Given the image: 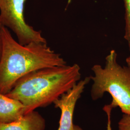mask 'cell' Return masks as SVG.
Listing matches in <instances>:
<instances>
[{
    "instance_id": "6",
    "label": "cell",
    "mask_w": 130,
    "mask_h": 130,
    "mask_svg": "<svg viewBox=\"0 0 130 130\" xmlns=\"http://www.w3.org/2000/svg\"><path fill=\"white\" fill-rule=\"evenodd\" d=\"M46 123L43 117L34 110L13 122L0 123V130H44Z\"/></svg>"
},
{
    "instance_id": "3",
    "label": "cell",
    "mask_w": 130,
    "mask_h": 130,
    "mask_svg": "<svg viewBox=\"0 0 130 130\" xmlns=\"http://www.w3.org/2000/svg\"><path fill=\"white\" fill-rule=\"evenodd\" d=\"M105 65H93V76L91 95L93 100L102 98L105 93L112 98L110 106L119 107L124 114H130V67L121 66L118 62V55L111 50L105 58Z\"/></svg>"
},
{
    "instance_id": "9",
    "label": "cell",
    "mask_w": 130,
    "mask_h": 130,
    "mask_svg": "<svg viewBox=\"0 0 130 130\" xmlns=\"http://www.w3.org/2000/svg\"><path fill=\"white\" fill-rule=\"evenodd\" d=\"M113 108L110 105H107L105 106L103 110L106 112L107 118V130H112L111 124V114L112 109ZM74 130H83V129L80 127L79 125H74Z\"/></svg>"
},
{
    "instance_id": "2",
    "label": "cell",
    "mask_w": 130,
    "mask_h": 130,
    "mask_svg": "<svg viewBox=\"0 0 130 130\" xmlns=\"http://www.w3.org/2000/svg\"><path fill=\"white\" fill-rule=\"evenodd\" d=\"M79 65H65L37 70L19 79L6 94L25 107V114L51 105L81 78Z\"/></svg>"
},
{
    "instance_id": "7",
    "label": "cell",
    "mask_w": 130,
    "mask_h": 130,
    "mask_svg": "<svg viewBox=\"0 0 130 130\" xmlns=\"http://www.w3.org/2000/svg\"><path fill=\"white\" fill-rule=\"evenodd\" d=\"M25 107L20 101L0 93V123L17 121L25 115Z\"/></svg>"
},
{
    "instance_id": "10",
    "label": "cell",
    "mask_w": 130,
    "mask_h": 130,
    "mask_svg": "<svg viewBox=\"0 0 130 130\" xmlns=\"http://www.w3.org/2000/svg\"><path fill=\"white\" fill-rule=\"evenodd\" d=\"M119 130H130V114H124L119 122Z\"/></svg>"
},
{
    "instance_id": "4",
    "label": "cell",
    "mask_w": 130,
    "mask_h": 130,
    "mask_svg": "<svg viewBox=\"0 0 130 130\" xmlns=\"http://www.w3.org/2000/svg\"><path fill=\"white\" fill-rule=\"evenodd\" d=\"M27 0H0V24L11 29L18 42L26 45L32 42L46 43L41 32L27 23L24 17V6Z\"/></svg>"
},
{
    "instance_id": "8",
    "label": "cell",
    "mask_w": 130,
    "mask_h": 130,
    "mask_svg": "<svg viewBox=\"0 0 130 130\" xmlns=\"http://www.w3.org/2000/svg\"><path fill=\"white\" fill-rule=\"evenodd\" d=\"M123 1L125 8L124 19L125 21L124 38L127 43L130 52V0H123Z\"/></svg>"
},
{
    "instance_id": "5",
    "label": "cell",
    "mask_w": 130,
    "mask_h": 130,
    "mask_svg": "<svg viewBox=\"0 0 130 130\" xmlns=\"http://www.w3.org/2000/svg\"><path fill=\"white\" fill-rule=\"evenodd\" d=\"M91 80V77L80 79L53 103L55 107L61 110L59 126L57 130H74L73 119L76 104Z\"/></svg>"
},
{
    "instance_id": "12",
    "label": "cell",
    "mask_w": 130,
    "mask_h": 130,
    "mask_svg": "<svg viewBox=\"0 0 130 130\" xmlns=\"http://www.w3.org/2000/svg\"><path fill=\"white\" fill-rule=\"evenodd\" d=\"M126 63H127V66H130V56H129V57H128L126 58Z\"/></svg>"
},
{
    "instance_id": "1",
    "label": "cell",
    "mask_w": 130,
    "mask_h": 130,
    "mask_svg": "<svg viewBox=\"0 0 130 130\" xmlns=\"http://www.w3.org/2000/svg\"><path fill=\"white\" fill-rule=\"evenodd\" d=\"M3 49L0 61V93L6 94L19 79L33 71L67 65L46 43L20 44L8 28L2 27Z\"/></svg>"
},
{
    "instance_id": "11",
    "label": "cell",
    "mask_w": 130,
    "mask_h": 130,
    "mask_svg": "<svg viewBox=\"0 0 130 130\" xmlns=\"http://www.w3.org/2000/svg\"><path fill=\"white\" fill-rule=\"evenodd\" d=\"M2 26L0 24V61L3 49V41H2Z\"/></svg>"
}]
</instances>
